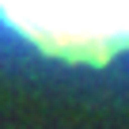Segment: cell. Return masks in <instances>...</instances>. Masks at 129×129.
I'll list each match as a JSON object with an SVG mask.
<instances>
[{
  "label": "cell",
  "mask_w": 129,
  "mask_h": 129,
  "mask_svg": "<svg viewBox=\"0 0 129 129\" xmlns=\"http://www.w3.org/2000/svg\"><path fill=\"white\" fill-rule=\"evenodd\" d=\"M0 15L49 57L76 64H106L129 49V0H0Z\"/></svg>",
  "instance_id": "obj_1"
}]
</instances>
